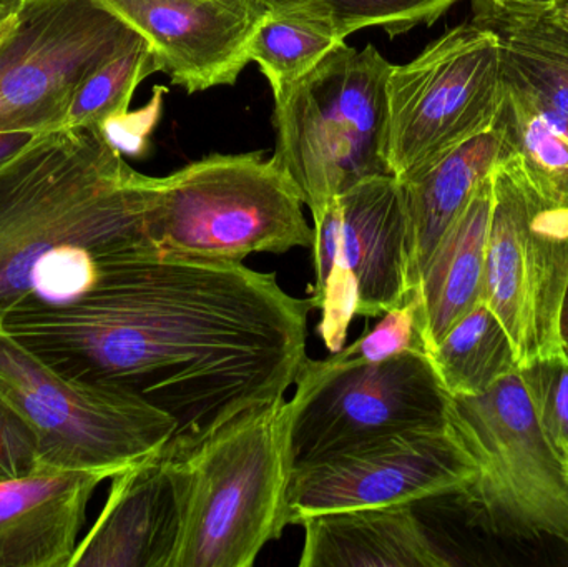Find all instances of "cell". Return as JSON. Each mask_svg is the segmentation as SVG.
Returning a JSON list of instances; mask_svg holds the SVG:
<instances>
[{
    "label": "cell",
    "mask_w": 568,
    "mask_h": 567,
    "mask_svg": "<svg viewBox=\"0 0 568 567\" xmlns=\"http://www.w3.org/2000/svg\"><path fill=\"white\" fill-rule=\"evenodd\" d=\"M484 303L503 323L519 369L566 358L560 313L568 288V189L507 152L493 170Z\"/></svg>",
    "instance_id": "8992f818"
},
{
    "label": "cell",
    "mask_w": 568,
    "mask_h": 567,
    "mask_svg": "<svg viewBox=\"0 0 568 567\" xmlns=\"http://www.w3.org/2000/svg\"><path fill=\"white\" fill-rule=\"evenodd\" d=\"M446 425L474 468L460 493L474 522L506 538L568 545V476L536 419L520 369L476 396H450Z\"/></svg>",
    "instance_id": "52a82bcc"
},
{
    "label": "cell",
    "mask_w": 568,
    "mask_h": 567,
    "mask_svg": "<svg viewBox=\"0 0 568 567\" xmlns=\"http://www.w3.org/2000/svg\"><path fill=\"white\" fill-rule=\"evenodd\" d=\"M293 403L250 409L183 459L185 531L173 567H252L290 526Z\"/></svg>",
    "instance_id": "3957f363"
},
{
    "label": "cell",
    "mask_w": 568,
    "mask_h": 567,
    "mask_svg": "<svg viewBox=\"0 0 568 567\" xmlns=\"http://www.w3.org/2000/svg\"><path fill=\"white\" fill-rule=\"evenodd\" d=\"M185 462L162 453L116 473L70 567H173L189 509Z\"/></svg>",
    "instance_id": "9a60e30c"
},
{
    "label": "cell",
    "mask_w": 568,
    "mask_h": 567,
    "mask_svg": "<svg viewBox=\"0 0 568 567\" xmlns=\"http://www.w3.org/2000/svg\"><path fill=\"white\" fill-rule=\"evenodd\" d=\"M493 200L490 172L434 250L414 290L420 298V335L426 355L464 315L484 302Z\"/></svg>",
    "instance_id": "ac0fdd59"
},
{
    "label": "cell",
    "mask_w": 568,
    "mask_h": 567,
    "mask_svg": "<svg viewBox=\"0 0 568 567\" xmlns=\"http://www.w3.org/2000/svg\"><path fill=\"white\" fill-rule=\"evenodd\" d=\"M497 37L503 67L568 119V36L539 6L474 0L473 19Z\"/></svg>",
    "instance_id": "ffe728a7"
},
{
    "label": "cell",
    "mask_w": 568,
    "mask_h": 567,
    "mask_svg": "<svg viewBox=\"0 0 568 567\" xmlns=\"http://www.w3.org/2000/svg\"><path fill=\"white\" fill-rule=\"evenodd\" d=\"M260 6L311 3L333 19L339 36L346 40L363 29L384 30L389 37L403 36L419 26H433L459 0H256Z\"/></svg>",
    "instance_id": "d4e9b609"
},
{
    "label": "cell",
    "mask_w": 568,
    "mask_h": 567,
    "mask_svg": "<svg viewBox=\"0 0 568 567\" xmlns=\"http://www.w3.org/2000/svg\"><path fill=\"white\" fill-rule=\"evenodd\" d=\"M109 478L39 466L0 479V567H70L90 496Z\"/></svg>",
    "instance_id": "2e32d148"
},
{
    "label": "cell",
    "mask_w": 568,
    "mask_h": 567,
    "mask_svg": "<svg viewBox=\"0 0 568 567\" xmlns=\"http://www.w3.org/2000/svg\"><path fill=\"white\" fill-rule=\"evenodd\" d=\"M310 298L242 262L140 253L100 266L62 303L32 302L2 332L80 382L113 386L170 416L166 458H189L250 409L283 398L306 362Z\"/></svg>",
    "instance_id": "6da1fadb"
},
{
    "label": "cell",
    "mask_w": 568,
    "mask_h": 567,
    "mask_svg": "<svg viewBox=\"0 0 568 567\" xmlns=\"http://www.w3.org/2000/svg\"><path fill=\"white\" fill-rule=\"evenodd\" d=\"M537 423L568 476V362L542 360L520 369Z\"/></svg>",
    "instance_id": "484cf974"
},
{
    "label": "cell",
    "mask_w": 568,
    "mask_h": 567,
    "mask_svg": "<svg viewBox=\"0 0 568 567\" xmlns=\"http://www.w3.org/2000/svg\"><path fill=\"white\" fill-rule=\"evenodd\" d=\"M560 342H562L564 356L568 362V288L564 298L562 313H560Z\"/></svg>",
    "instance_id": "836d02e7"
},
{
    "label": "cell",
    "mask_w": 568,
    "mask_h": 567,
    "mask_svg": "<svg viewBox=\"0 0 568 567\" xmlns=\"http://www.w3.org/2000/svg\"><path fill=\"white\" fill-rule=\"evenodd\" d=\"M499 40L469 20L447 30L387 77L386 156L406 180L494 129L503 105Z\"/></svg>",
    "instance_id": "9c48e42d"
},
{
    "label": "cell",
    "mask_w": 568,
    "mask_h": 567,
    "mask_svg": "<svg viewBox=\"0 0 568 567\" xmlns=\"http://www.w3.org/2000/svg\"><path fill=\"white\" fill-rule=\"evenodd\" d=\"M152 102L140 112H125L106 120L100 132L122 155L140 156L149 146V135L162 112L163 89L155 90Z\"/></svg>",
    "instance_id": "f546056e"
},
{
    "label": "cell",
    "mask_w": 568,
    "mask_h": 567,
    "mask_svg": "<svg viewBox=\"0 0 568 567\" xmlns=\"http://www.w3.org/2000/svg\"><path fill=\"white\" fill-rule=\"evenodd\" d=\"M440 386L450 396H476L517 372L509 335L480 302L427 353Z\"/></svg>",
    "instance_id": "44dd1931"
},
{
    "label": "cell",
    "mask_w": 568,
    "mask_h": 567,
    "mask_svg": "<svg viewBox=\"0 0 568 567\" xmlns=\"http://www.w3.org/2000/svg\"><path fill=\"white\" fill-rule=\"evenodd\" d=\"M507 2L524 3V6H546V3H552L556 0H507Z\"/></svg>",
    "instance_id": "e575fe53"
},
{
    "label": "cell",
    "mask_w": 568,
    "mask_h": 567,
    "mask_svg": "<svg viewBox=\"0 0 568 567\" xmlns=\"http://www.w3.org/2000/svg\"><path fill=\"white\" fill-rule=\"evenodd\" d=\"M497 126L507 152L516 153L534 172L568 189V119L506 69Z\"/></svg>",
    "instance_id": "603a6c76"
},
{
    "label": "cell",
    "mask_w": 568,
    "mask_h": 567,
    "mask_svg": "<svg viewBox=\"0 0 568 567\" xmlns=\"http://www.w3.org/2000/svg\"><path fill=\"white\" fill-rule=\"evenodd\" d=\"M13 22H16V17H13L12 20H9V22H7L6 26L0 29V42L6 39L7 33L10 32V29H12Z\"/></svg>",
    "instance_id": "d590c367"
},
{
    "label": "cell",
    "mask_w": 568,
    "mask_h": 567,
    "mask_svg": "<svg viewBox=\"0 0 568 567\" xmlns=\"http://www.w3.org/2000/svg\"><path fill=\"white\" fill-rule=\"evenodd\" d=\"M155 72H159V65L153 50L140 37L79 87L63 126L100 129L106 120L129 112L136 87Z\"/></svg>",
    "instance_id": "cb8c5ba5"
},
{
    "label": "cell",
    "mask_w": 568,
    "mask_h": 567,
    "mask_svg": "<svg viewBox=\"0 0 568 567\" xmlns=\"http://www.w3.org/2000/svg\"><path fill=\"white\" fill-rule=\"evenodd\" d=\"M506 153V143L496 123L494 129L467 140L416 175L400 180L413 292L447 230Z\"/></svg>",
    "instance_id": "d6986e66"
},
{
    "label": "cell",
    "mask_w": 568,
    "mask_h": 567,
    "mask_svg": "<svg viewBox=\"0 0 568 567\" xmlns=\"http://www.w3.org/2000/svg\"><path fill=\"white\" fill-rule=\"evenodd\" d=\"M374 45L341 42L275 95L273 162L293 180L311 215L339 193L393 175L386 156L387 77Z\"/></svg>",
    "instance_id": "277c9868"
},
{
    "label": "cell",
    "mask_w": 568,
    "mask_h": 567,
    "mask_svg": "<svg viewBox=\"0 0 568 567\" xmlns=\"http://www.w3.org/2000/svg\"><path fill=\"white\" fill-rule=\"evenodd\" d=\"M311 303L314 308H321L317 333L329 353H337L344 348L347 328L354 316L357 315L359 290L349 269L334 265L321 285L314 286Z\"/></svg>",
    "instance_id": "83f0119b"
},
{
    "label": "cell",
    "mask_w": 568,
    "mask_h": 567,
    "mask_svg": "<svg viewBox=\"0 0 568 567\" xmlns=\"http://www.w3.org/2000/svg\"><path fill=\"white\" fill-rule=\"evenodd\" d=\"M33 136L36 135H32V133H6V135H0V165L10 156L16 155Z\"/></svg>",
    "instance_id": "4dcf8cb0"
},
{
    "label": "cell",
    "mask_w": 568,
    "mask_h": 567,
    "mask_svg": "<svg viewBox=\"0 0 568 567\" xmlns=\"http://www.w3.org/2000/svg\"><path fill=\"white\" fill-rule=\"evenodd\" d=\"M473 478L449 426L399 433L293 469L290 525L323 513L459 496Z\"/></svg>",
    "instance_id": "7c38bea8"
},
{
    "label": "cell",
    "mask_w": 568,
    "mask_h": 567,
    "mask_svg": "<svg viewBox=\"0 0 568 567\" xmlns=\"http://www.w3.org/2000/svg\"><path fill=\"white\" fill-rule=\"evenodd\" d=\"M26 0H0V29L13 17L19 16Z\"/></svg>",
    "instance_id": "d6a6232c"
},
{
    "label": "cell",
    "mask_w": 568,
    "mask_h": 567,
    "mask_svg": "<svg viewBox=\"0 0 568 567\" xmlns=\"http://www.w3.org/2000/svg\"><path fill=\"white\" fill-rule=\"evenodd\" d=\"M300 567H447L414 505L343 509L303 523Z\"/></svg>",
    "instance_id": "e0dca14e"
},
{
    "label": "cell",
    "mask_w": 568,
    "mask_h": 567,
    "mask_svg": "<svg viewBox=\"0 0 568 567\" xmlns=\"http://www.w3.org/2000/svg\"><path fill=\"white\" fill-rule=\"evenodd\" d=\"M406 352H424L420 298L417 292L410 293L403 305L384 313L383 320L371 332L341 350L343 355L369 363L384 362Z\"/></svg>",
    "instance_id": "4316f807"
},
{
    "label": "cell",
    "mask_w": 568,
    "mask_h": 567,
    "mask_svg": "<svg viewBox=\"0 0 568 567\" xmlns=\"http://www.w3.org/2000/svg\"><path fill=\"white\" fill-rule=\"evenodd\" d=\"M294 385L293 469L387 436L446 425L450 395L424 352L377 363L341 352L306 358Z\"/></svg>",
    "instance_id": "30bf717a"
},
{
    "label": "cell",
    "mask_w": 568,
    "mask_h": 567,
    "mask_svg": "<svg viewBox=\"0 0 568 567\" xmlns=\"http://www.w3.org/2000/svg\"><path fill=\"white\" fill-rule=\"evenodd\" d=\"M36 435L19 409L0 392V479L39 468Z\"/></svg>",
    "instance_id": "f1b7e54d"
},
{
    "label": "cell",
    "mask_w": 568,
    "mask_h": 567,
    "mask_svg": "<svg viewBox=\"0 0 568 567\" xmlns=\"http://www.w3.org/2000/svg\"><path fill=\"white\" fill-rule=\"evenodd\" d=\"M314 266L321 285L334 265L351 270L357 315L381 316L409 298V246L403 185L374 176L331 199L314 216Z\"/></svg>",
    "instance_id": "4fadbf2b"
},
{
    "label": "cell",
    "mask_w": 568,
    "mask_h": 567,
    "mask_svg": "<svg viewBox=\"0 0 568 567\" xmlns=\"http://www.w3.org/2000/svg\"><path fill=\"white\" fill-rule=\"evenodd\" d=\"M143 37L159 72L189 93L233 85L265 7L256 0H100Z\"/></svg>",
    "instance_id": "5bb4252c"
},
{
    "label": "cell",
    "mask_w": 568,
    "mask_h": 567,
    "mask_svg": "<svg viewBox=\"0 0 568 567\" xmlns=\"http://www.w3.org/2000/svg\"><path fill=\"white\" fill-rule=\"evenodd\" d=\"M344 42L333 19L311 3L270 7L250 40L252 62L258 63L273 93L296 82Z\"/></svg>",
    "instance_id": "7402d4cb"
},
{
    "label": "cell",
    "mask_w": 568,
    "mask_h": 567,
    "mask_svg": "<svg viewBox=\"0 0 568 567\" xmlns=\"http://www.w3.org/2000/svg\"><path fill=\"white\" fill-rule=\"evenodd\" d=\"M303 205L293 180L262 152L215 153L155 176L150 242L159 253L220 262L313 250Z\"/></svg>",
    "instance_id": "5b68a950"
},
{
    "label": "cell",
    "mask_w": 568,
    "mask_h": 567,
    "mask_svg": "<svg viewBox=\"0 0 568 567\" xmlns=\"http://www.w3.org/2000/svg\"><path fill=\"white\" fill-rule=\"evenodd\" d=\"M539 7L568 36V0H556V2Z\"/></svg>",
    "instance_id": "1f68e13d"
},
{
    "label": "cell",
    "mask_w": 568,
    "mask_h": 567,
    "mask_svg": "<svg viewBox=\"0 0 568 567\" xmlns=\"http://www.w3.org/2000/svg\"><path fill=\"white\" fill-rule=\"evenodd\" d=\"M155 176L129 165L99 129L33 136L0 165V328L32 302L85 292L105 263L156 252Z\"/></svg>",
    "instance_id": "7a4b0ae2"
},
{
    "label": "cell",
    "mask_w": 568,
    "mask_h": 567,
    "mask_svg": "<svg viewBox=\"0 0 568 567\" xmlns=\"http://www.w3.org/2000/svg\"><path fill=\"white\" fill-rule=\"evenodd\" d=\"M140 37L100 0H26L0 42V135L63 129L79 87Z\"/></svg>",
    "instance_id": "8fae6325"
},
{
    "label": "cell",
    "mask_w": 568,
    "mask_h": 567,
    "mask_svg": "<svg viewBox=\"0 0 568 567\" xmlns=\"http://www.w3.org/2000/svg\"><path fill=\"white\" fill-rule=\"evenodd\" d=\"M0 392L29 423L39 465L110 478L163 449L175 423L139 396L72 379L0 330Z\"/></svg>",
    "instance_id": "ba28073f"
}]
</instances>
